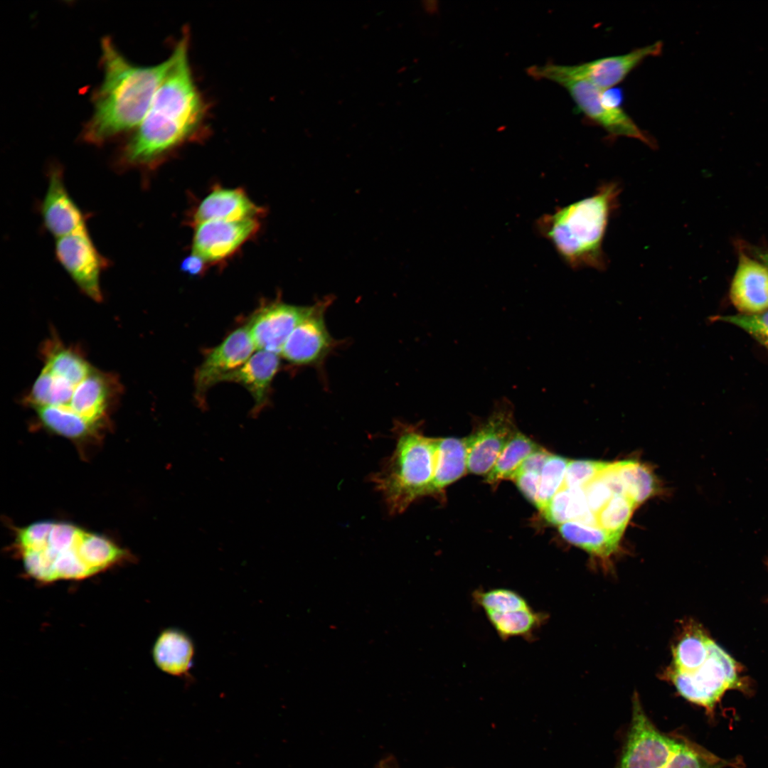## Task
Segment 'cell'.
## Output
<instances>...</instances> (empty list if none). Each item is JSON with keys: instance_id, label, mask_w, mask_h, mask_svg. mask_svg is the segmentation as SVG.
Returning <instances> with one entry per match:
<instances>
[{"instance_id": "obj_34", "label": "cell", "mask_w": 768, "mask_h": 768, "mask_svg": "<svg viewBox=\"0 0 768 768\" xmlns=\"http://www.w3.org/2000/svg\"><path fill=\"white\" fill-rule=\"evenodd\" d=\"M540 473L536 471L519 470L513 478L524 496L535 506L537 502Z\"/></svg>"}, {"instance_id": "obj_3", "label": "cell", "mask_w": 768, "mask_h": 768, "mask_svg": "<svg viewBox=\"0 0 768 768\" xmlns=\"http://www.w3.org/2000/svg\"><path fill=\"white\" fill-rule=\"evenodd\" d=\"M621 191L619 182L602 183L592 195L541 220L543 233L570 267L603 271L608 267L603 241Z\"/></svg>"}, {"instance_id": "obj_1", "label": "cell", "mask_w": 768, "mask_h": 768, "mask_svg": "<svg viewBox=\"0 0 768 768\" xmlns=\"http://www.w3.org/2000/svg\"><path fill=\"white\" fill-rule=\"evenodd\" d=\"M171 55V65L147 113L116 154L114 166L119 172L154 171L203 125L206 105L192 75L186 35Z\"/></svg>"}, {"instance_id": "obj_28", "label": "cell", "mask_w": 768, "mask_h": 768, "mask_svg": "<svg viewBox=\"0 0 768 768\" xmlns=\"http://www.w3.org/2000/svg\"><path fill=\"white\" fill-rule=\"evenodd\" d=\"M471 596L473 602L481 609L484 614L502 613L531 607L523 595L509 588H479L472 592Z\"/></svg>"}, {"instance_id": "obj_27", "label": "cell", "mask_w": 768, "mask_h": 768, "mask_svg": "<svg viewBox=\"0 0 768 768\" xmlns=\"http://www.w3.org/2000/svg\"><path fill=\"white\" fill-rule=\"evenodd\" d=\"M615 463L623 486L624 495L636 506L656 494L658 484L649 466L635 460H624Z\"/></svg>"}, {"instance_id": "obj_36", "label": "cell", "mask_w": 768, "mask_h": 768, "mask_svg": "<svg viewBox=\"0 0 768 768\" xmlns=\"http://www.w3.org/2000/svg\"><path fill=\"white\" fill-rule=\"evenodd\" d=\"M754 256L768 267V250L753 249Z\"/></svg>"}, {"instance_id": "obj_17", "label": "cell", "mask_w": 768, "mask_h": 768, "mask_svg": "<svg viewBox=\"0 0 768 768\" xmlns=\"http://www.w3.org/2000/svg\"><path fill=\"white\" fill-rule=\"evenodd\" d=\"M265 213V209L255 203L242 188L215 185L190 211L188 223L194 227L212 220L260 219Z\"/></svg>"}, {"instance_id": "obj_13", "label": "cell", "mask_w": 768, "mask_h": 768, "mask_svg": "<svg viewBox=\"0 0 768 768\" xmlns=\"http://www.w3.org/2000/svg\"><path fill=\"white\" fill-rule=\"evenodd\" d=\"M663 48L661 41L636 48L627 53L598 58L575 65L553 64L558 72L584 80L607 90L622 81L646 58L658 56Z\"/></svg>"}, {"instance_id": "obj_7", "label": "cell", "mask_w": 768, "mask_h": 768, "mask_svg": "<svg viewBox=\"0 0 768 768\" xmlns=\"http://www.w3.org/2000/svg\"><path fill=\"white\" fill-rule=\"evenodd\" d=\"M665 677L684 699L703 708L710 720L724 693L740 686L735 661L713 641L701 666L688 672L666 669Z\"/></svg>"}, {"instance_id": "obj_22", "label": "cell", "mask_w": 768, "mask_h": 768, "mask_svg": "<svg viewBox=\"0 0 768 768\" xmlns=\"http://www.w3.org/2000/svg\"><path fill=\"white\" fill-rule=\"evenodd\" d=\"M485 614L498 636L503 641L518 637L533 641L537 633L549 619L547 613L535 611L532 607Z\"/></svg>"}, {"instance_id": "obj_20", "label": "cell", "mask_w": 768, "mask_h": 768, "mask_svg": "<svg viewBox=\"0 0 768 768\" xmlns=\"http://www.w3.org/2000/svg\"><path fill=\"white\" fill-rule=\"evenodd\" d=\"M156 666L163 672L187 682L193 681L191 669L195 655L194 644L184 631L169 628L162 631L152 650Z\"/></svg>"}, {"instance_id": "obj_35", "label": "cell", "mask_w": 768, "mask_h": 768, "mask_svg": "<svg viewBox=\"0 0 768 768\" xmlns=\"http://www.w3.org/2000/svg\"><path fill=\"white\" fill-rule=\"evenodd\" d=\"M208 266L201 257L194 252L185 257L181 264L182 271L192 276L203 274Z\"/></svg>"}, {"instance_id": "obj_21", "label": "cell", "mask_w": 768, "mask_h": 768, "mask_svg": "<svg viewBox=\"0 0 768 768\" xmlns=\"http://www.w3.org/2000/svg\"><path fill=\"white\" fill-rule=\"evenodd\" d=\"M436 462L430 495H437L466 471L465 439L436 438Z\"/></svg>"}, {"instance_id": "obj_12", "label": "cell", "mask_w": 768, "mask_h": 768, "mask_svg": "<svg viewBox=\"0 0 768 768\" xmlns=\"http://www.w3.org/2000/svg\"><path fill=\"white\" fill-rule=\"evenodd\" d=\"M255 348L246 326L235 329L206 355L194 375L195 397L200 405H204L208 390L242 366Z\"/></svg>"}, {"instance_id": "obj_14", "label": "cell", "mask_w": 768, "mask_h": 768, "mask_svg": "<svg viewBox=\"0 0 768 768\" xmlns=\"http://www.w3.org/2000/svg\"><path fill=\"white\" fill-rule=\"evenodd\" d=\"M311 307L289 304L279 300L261 306L247 326L255 347L260 351L281 353L286 341L309 314Z\"/></svg>"}, {"instance_id": "obj_23", "label": "cell", "mask_w": 768, "mask_h": 768, "mask_svg": "<svg viewBox=\"0 0 768 768\" xmlns=\"http://www.w3.org/2000/svg\"><path fill=\"white\" fill-rule=\"evenodd\" d=\"M559 531L567 542L602 560L609 558L617 550L622 537L597 526L578 521H569L560 525Z\"/></svg>"}, {"instance_id": "obj_26", "label": "cell", "mask_w": 768, "mask_h": 768, "mask_svg": "<svg viewBox=\"0 0 768 768\" xmlns=\"http://www.w3.org/2000/svg\"><path fill=\"white\" fill-rule=\"evenodd\" d=\"M538 448L534 441L517 431L503 448L487 474L486 481L494 484L504 479H513L526 459Z\"/></svg>"}, {"instance_id": "obj_33", "label": "cell", "mask_w": 768, "mask_h": 768, "mask_svg": "<svg viewBox=\"0 0 768 768\" xmlns=\"http://www.w3.org/2000/svg\"><path fill=\"white\" fill-rule=\"evenodd\" d=\"M582 489L588 507L594 516L614 495L609 485L599 475L587 483Z\"/></svg>"}, {"instance_id": "obj_5", "label": "cell", "mask_w": 768, "mask_h": 768, "mask_svg": "<svg viewBox=\"0 0 768 768\" xmlns=\"http://www.w3.org/2000/svg\"><path fill=\"white\" fill-rule=\"evenodd\" d=\"M122 393L118 375L93 366L77 383L63 409L34 414L50 432L75 441L85 440L97 435L107 425Z\"/></svg>"}, {"instance_id": "obj_6", "label": "cell", "mask_w": 768, "mask_h": 768, "mask_svg": "<svg viewBox=\"0 0 768 768\" xmlns=\"http://www.w3.org/2000/svg\"><path fill=\"white\" fill-rule=\"evenodd\" d=\"M533 78L551 80L563 87L584 115L604 129L609 137H626L638 139L651 148L656 142L617 105L610 101L605 90L589 82L564 75L556 70L553 63L533 65L528 68Z\"/></svg>"}, {"instance_id": "obj_29", "label": "cell", "mask_w": 768, "mask_h": 768, "mask_svg": "<svg viewBox=\"0 0 768 768\" xmlns=\"http://www.w3.org/2000/svg\"><path fill=\"white\" fill-rule=\"evenodd\" d=\"M569 460L550 454L542 469L535 506L543 512L550 500L562 487Z\"/></svg>"}, {"instance_id": "obj_32", "label": "cell", "mask_w": 768, "mask_h": 768, "mask_svg": "<svg viewBox=\"0 0 768 768\" xmlns=\"http://www.w3.org/2000/svg\"><path fill=\"white\" fill-rule=\"evenodd\" d=\"M608 464L609 462L588 459L570 461L562 486L582 489L587 483L597 477Z\"/></svg>"}, {"instance_id": "obj_4", "label": "cell", "mask_w": 768, "mask_h": 768, "mask_svg": "<svg viewBox=\"0 0 768 768\" xmlns=\"http://www.w3.org/2000/svg\"><path fill=\"white\" fill-rule=\"evenodd\" d=\"M392 454L370 481L380 493L391 515L403 513L417 498L430 495L436 462V439L415 427L396 426Z\"/></svg>"}, {"instance_id": "obj_30", "label": "cell", "mask_w": 768, "mask_h": 768, "mask_svg": "<svg viewBox=\"0 0 768 768\" xmlns=\"http://www.w3.org/2000/svg\"><path fill=\"white\" fill-rule=\"evenodd\" d=\"M636 505L626 496L614 494L595 516L597 526L622 535Z\"/></svg>"}, {"instance_id": "obj_18", "label": "cell", "mask_w": 768, "mask_h": 768, "mask_svg": "<svg viewBox=\"0 0 768 768\" xmlns=\"http://www.w3.org/2000/svg\"><path fill=\"white\" fill-rule=\"evenodd\" d=\"M733 305L742 314L768 309V267L757 258L741 252L730 289Z\"/></svg>"}, {"instance_id": "obj_16", "label": "cell", "mask_w": 768, "mask_h": 768, "mask_svg": "<svg viewBox=\"0 0 768 768\" xmlns=\"http://www.w3.org/2000/svg\"><path fill=\"white\" fill-rule=\"evenodd\" d=\"M38 210L44 228L55 239L87 226V216L69 193L58 165L48 170L47 189Z\"/></svg>"}, {"instance_id": "obj_19", "label": "cell", "mask_w": 768, "mask_h": 768, "mask_svg": "<svg viewBox=\"0 0 768 768\" xmlns=\"http://www.w3.org/2000/svg\"><path fill=\"white\" fill-rule=\"evenodd\" d=\"M279 366L277 353L260 351L223 381L238 383L249 391L255 401L251 415L256 417L267 405L271 384Z\"/></svg>"}, {"instance_id": "obj_31", "label": "cell", "mask_w": 768, "mask_h": 768, "mask_svg": "<svg viewBox=\"0 0 768 768\" xmlns=\"http://www.w3.org/2000/svg\"><path fill=\"white\" fill-rule=\"evenodd\" d=\"M715 319L739 327L768 349V309L756 314L718 316Z\"/></svg>"}, {"instance_id": "obj_8", "label": "cell", "mask_w": 768, "mask_h": 768, "mask_svg": "<svg viewBox=\"0 0 768 768\" xmlns=\"http://www.w3.org/2000/svg\"><path fill=\"white\" fill-rule=\"evenodd\" d=\"M55 255L79 289L95 302H102L100 275L110 262L96 247L87 227L55 239Z\"/></svg>"}, {"instance_id": "obj_25", "label": "cell", "mask_w": 768, "mask_h": 768, "mask_svg": "<svg viewBox=\"0 0 768 768\" xmlns=\"http://www.w3.org/2000/svg\"><path fill=\"white\" fill-rule=\"evenodd\" d=\"M712 639L696 626H688L672 649L670 671L688 672L701 666L710 654Z\"/></svg>"}, {"instance_id": "obj_2", "label": "cell", "mask_w": 768, "mask_h": 768, "mask_svg": "<svg viewBox=\"0 0 768 768\" xmlns=\"http://www.w3.org/2000/svg\"><path fill=\"white\" fill-rule=\"evenodd\" d=\"M101 50L103 79L93 93V112L82 133L84 142L95 146L137 128L172 63L171 55L154 65L133 64L110 36L102 38Z\"/></svg>"}, {"instance_id": "obj_24", "label": "cell", "mask_w": 768, "mask_h": 768, "mask_svg": "<svg viewBox=\"0 0 768 768\" xmlns=\"http://www.w3.org/2000/svg\"><path fill=\"white\" fill-rule=\"evenodd\" d=\"M542 513L545 518L553 524L578 521L597 526L596 517L588 507L582 488L562 486Z\"/></svg>"}, {"instance_id": "obj_15", "label": "cell", "mask_w": 768, "mask_h": 768, "mask_svg": "<svg viewBox=\"0 0 768 768\" xmlns=\"http://www.w3.org/2000/svg\"><path fill=\"white\" fill-rule=\"evenodd\" d=\"M324 298L311 306L305 318L286 341L282 356L295 365L315 364L330 351L333 340L326 328L324 313L331 303Z\"/></svg>"}, {"instance_id": "obj_10", "label": "cell", "mask_w": 768, "mask_h": 768, "mask_svg": "<svg viewBox=\"0 0 768 768\" xmlns=\"http://www.w3.org/2000/svg\"><path fill=\"white\" fill-rule=\"evenodd\" d=\"M516 432L511 405L499 404L482 424L464 438L468 471L479 475L488 474Z\"/></svg>"}, {"instance_id": "obj_11", "label": "cell", "mask_w": 768, "mask_h": 768, "mask_svg": "<svg viewBox=\"0 0 768 768\" xmlns=\"http://www.w3.org/2000/svg\"><path fill=\"white\" fill-rule=\"evenodd\" d=\"M741 757L721 758L686 735L669 732L656 742L641 768H743Z\"/></svg>"}, {"instance_id": "obj_9", "label": "cell", "mask_w": 768, "mask_h": 768, "mask_svg": "<svg viewBox=\"0 0 768 768\" xmlns=\"http://www.w3.org/2000/svg\"><path fill=\"white\" fill-rule=\"evenodd\" d=\"M193 228L192 252L208 265H215L226 262L254 238L260 230V220H212Z\"/></svg>"}]
</instances>
